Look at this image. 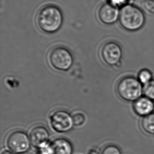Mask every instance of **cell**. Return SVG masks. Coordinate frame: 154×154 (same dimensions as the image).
<instances>
[{
	"instance_id": "ffe728a7",
	"label": "cell",
	"mask_w": 154,
	"mask_h": 154,
	"mask_svg": "<svg viewBox=\"0 0 154 154\" xmlns=\"http://www.w3.org/2000/svg\"><path fill=\"white\" fill-rule=\"evenodd\" d=\"M1 154H14L13 152H12L10 150H4L1 153Z\"/></svg>"
},
{
	"instance_id": "9a60e30c",
	"label": "cell",
	"mask_w": 154,
	"mask_h": 154,
	"mask_svg": "<svg viewBox=\"0 0 154 154\" xmlns=\"http://www.w3.org/2000/svg\"><path fill=\"white\" fill-rule=\"evenodd\" d=\"M74 126L76 127L81 126L85 123L86 117L82 112H77L72 115Z\"/></svg>"
},
{
	"instance_id": "8fae6325",
	"label": "cell",
	"mask_w": 154,
	"mask_h": 154,
	"mask_svg": "<svg viewBox=\"0 0 154 154\" xmlns=\"http://www.w3.org/2000/svg\"><path fill=\"white\" fill-rule=\"evenodd\" d=\"M52 154H72V145L68 140L57 138L51 143Z\"/></svg>"
},
{
	"instance_id": "7a4b0ae2",
	"label": "cell",
	"mask_w": 154,
	"mask_h": 154,
	"mask_svg": "<svg viewBox=\"0 0 154 154\" xmlns=\"http://www.w3.org/2000/svg\"><path fill=\"white\" fill-rule=\"evenodd\" d=\"M119 22L128 31H137L145 23V17L140 8L133 4L124 6L119 10Z\"/></svg>"
},
{
	"instance_id": "5bb4252c",
	"label": "cell",
	"mask_w": 154,
	"mask_h": 154,
	"mask_svg": "<svg viewBox=\"0 0 154 154\" xmlns=\"http://www.w3.org/2000/svg\"><path fill=\"white\" fill-rule=\"evenodd\" d=\"M143 94L148 98L154 100V79L144 85Z\"/></svg>"
},
{
	"instance_id": "7c38bea8",
	"label": "cell",
	"mask_w": 154,
	"mask_h": 154,
	"mask_svg": "<svg viewBox=\"0 0 154 154\" xmlns=\"http://www.w3.org/2000/svg\"><path fill=\"white\" fill-rule=\"evenodd\" d=\"M143 129L147 133L154 135V113L143 117L142 120Z\"/></svg>"
},
{
	"instance_id": "30bf717a",
	"label": "cell",
	"mask_w": 154,
	"mask_h": 154,
	"mask_svg": "<svg viewBox=\"0 0 154 154\" xmlns=\"http://www.w3.org/2000/svg\"><path fill=\"white\" fill-rule=\"evenodd\" d=\"M133 108L136 114L146 116L154 112V100L146 96H142L134 102Z\"/></svg>"
},
{
	"instance_id": "5b68a950",
	"label": "cell",
	"mask_w": 154,
	"mask_h": 154,
	"mask_svg": "<svg viewBox=\"0 0 154 154\" xmlns=\"http://www.w3.org/2000/svg\"><path fill=\"white\" fill-rule=\"evenodd\" d=\"M31 141L25 132L16 131L10 134L6 140V145L13 153L23 154L29 150Z\"/></svg>"
},
{
	"instance_id": "d6986e66",
	"label": "cell",
	"mask_w": 154,
	"mask_h": 154,
	"mask_svg": "<svg viewBox=\"0 0 154 154\" xmlns=\"http://www.w3.org/2000/svg\"><path fill=\"white\" fill-rule=\"evenodd\" d=\"M88 154H99L98 152H97V151H96L95 149H92V150H90L89 152H88Z\"/></svg>"
},
{
	"instance_id": "ac0fdd59",
	"label": "cell",
	"mask_w": 154,
	"mask_h": 154,
	"mask_svg": "<svg viewBox=\"0 0 154 154\" xmlns=\"http://www.w3.org/2000/svg\"><path fill=\"white\" fill-rule=\"evenodd\" d=\"M143 7L147 12L150 14H154V0L144 1Z\"/></svg>"
},
{
	"instance_id": "3957f363",
	"label": "cell",
	"mask_w": 154,
	"mask_h": 154,
	"mask_svg": "<svg viewBox=\"0 0 154 154\" xmlns=\"http://www.w3.org/2000/svg\"><path fill=\"white\" fill-rule=\"evenodd\" d=\"M116 91L119 96L123 100L134 102L142 97L143 86L135 77L126 76L119 82Z\"/></svg>"
},
{
	"instance_id": "e0dca14e",
	"label": "cell",
	"mask_w": 154,
	"mask_h": 154,
	"mask_svg": "<svg viewBox=\"0 0 154 154\" xmlns=\"http://www.w3.org/2000/svg\"><path fill=\"white\" fill-rule=\"evenodd\" d=\"M101 154H122L119 147L112 145L106 146L103 149Z\"/></svg>"
},
{
	"instance_id": "4fadbf2b",
	"label": "cell",
	"mask_w": 154,
	"mask_h": 154,
	"mask_svg": "<svg viewBox=\"0 0 154 154\" xmlns=\"http://www.w3.org/2000/svg\"><path fill=\"white\" fill-rule=\"evenodd\" d=\"M152 74L147 69H143L140 71L138 75V79L143 84L145 85L152 80Z\"/></svg>"
},
{
	"instance_id": "9c48e42d",
	"label": "cell",
	"mask_w": 154,
	"mask_h": 154,
	"mask_svg": "<svg viewBox=\"0 0 154 154\" xmlns=\"http://www.w3.org/2000/svg\"><path fill=\"white\" fill-rule=\"evenodd\" d=\"M29 137L32 146L39 149L48 144L50 139V133L46 127L41 125H38L31 129Z\"/></svg>"
},
{
	"instance_id": "52a82bcc",
	"label": "cell",
	"mask_w": 154,
	"mask_h": 154,
	"mask_svg": "<svg viewBox=\"0 0 154 154\" xmlns=\"http://www.w3.org/2000/svg\"><path fill=\"white\" fill-rule=\"evenodd\" d=\"M123 52L121 46L112 41L104 43L100 48V55L103 61L109 66L119 64L122 57Z\"/></svg>"
},
{
	"instance_id": "2e32d148",
	"label": "cell",
	"mask_w": 154,
	"mask_h": 154,
	"mask_svg": "<svg viewBox=\"0 0 154 154\" xmlns=\"http://www.w3.org/2000/svg\"><path fill=\"white\" fill-rule=\"evenodd\" d=\"M134 0H109V3L117 8H123L127 5L133 4Z\"/></svg>"
},
{
	"instance_id": "6da1fadb",
	"label": "cell",
	"mask_w": 154,
	"mask_h": 154,
	"mask_svg": "<svg viewBox=\"0 0 154 154\" xmlns=\"http://www.w3.org/2000/svg\"><path fill=\"white\" fill-rule=\"evenodd\" d=\"M63 22L61 11L57 6L48 5L42 8L36 16V23L42 31L53 34L59 31Z\"/></svg>"
},
{
	"instance_id": "8992f818",
	"label": "cell",
	"mask_w": 154,
	"mask_h": 154,
	"mask_svg": "<svg viewBox=\"0 0 154 154\" xmlns=\"http://www.w3.org/2000/svg\"><path fill=\"white\" fill-rule=\"evenodd\" d=\"M50 121L52 128L60 133L70 131L74 126L72 116L67 111L63 109L54 111L50 116Z\"/></svg>"
},
{
	"instance_id": "ba28073f",
	"label": "cell",
	"mask_w": 154,
	"mask_h": 154,
	"mask_svg": "<svg viewBox=\"0 0 154 154\" xmlns=\"http://www.w3.org/2000/svg\"><path fill=\"white\" fill-rule=\"evenodd\" d=\"M97 15L101 23L105 25H112L119 20V11L118 8L107 3L100 6Z\"/></svg>"
},
{
	"instance_id": "44dd1931",
	"label": "cell",
	"mask_w": 154,
	"mask_h": 154,
	"mask_svg": "<svg viewBox=\"0 0 154 154\" xmlns=\"http://www.w3.org/2000/svg\"><path fill=\"white\" fill-rule=\"evenodd\" d=\"M35 154H40V152H36Z\"/></svg>"
},
{
	"instance_id": "277c9868",
	"label": "cell",
	"mask_w": 154,
	"mask_h": 154,
	"mask_svg": "<svg viewBox=\"0 0 154 154\" xmlns=\"http://www.w3.org/2000/svg\"><path fill=\"white\" fill-rule=\"evenodd\" d=\"M48 58L53 69L61 72L69 71L74 63L73 54L64 46H56L51 49L48 53Z\"/></svg>"
},
{
	"instance_id": "7402d4cb",
	"label": "cell",
	"mask_w": 154,
	"mask_h": 154,
	"mask_svg": "<svg viewBox=\"0 0 154 154\" xmlns=\"http://www.w3.org/2000/svg\"><path fill=\"white\" fill-rule=\"evenodd\" d=\"M144 1H146V0H144Z\"/></svg>"
}]
</instances>
